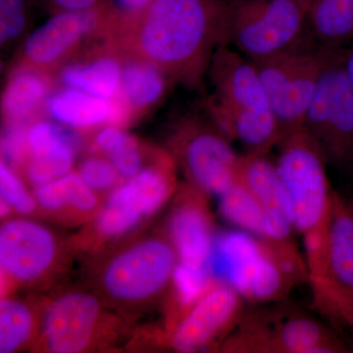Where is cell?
<instances>
[{
  "label": "cell",
  "mask_w": 353,
  "mask_h": 353,
  "mask_svg": "<svg viewBox=\"0 0 353 353\" xmlns=\"http://www.w3.org/2000/svg\"><path fill=\"white\" fill-rule=\"evenodd\" d=\"M110 161L119 175L132 178L141 171L143 165L141 148L138 139L130 134H123L117 145L109 152Z\"/></svg>",
  "instance_id": "f546056e"
},
{
  "label": "cell",
  "mask_w": 353,
  "mask_h": 353,
  "mask_svg": "<svg viewBox=\"0 0 353 353\" xmlns=\"http://www.w3.org/2000/svg\"><path fill=\"white\" fill-rule=\"evenodd\" d=\"M307 30L323 48H347L353 41V0H312Z\"/></svg>",
  "instance_id": "d6986e66"
},
{
  "label": "cell",
  "mask_w": 353,
  "mask_h": 353,
  "mask_svg": "<svg viewBox=\"0 0 353 353\" xmlns=\"http://www.w3.org/2000/svg\"><path fill=\"white\" fill-rule=\"evenodd\" d=\"M312 0H234L229 41L252 62L292 50L308 36Z\"/></svg>",
  "instance_id": "ba28073f"
},
{
  "label": "cell",
  "mask_w": 353,
  "mask_h": 353,
  "mask_svg": "<svg viewBox=\"0 0 353 353\" xmlns=\"http://www.w3.org/2000/svg\"><path fill=\"white\" fill-rule=\"evenodd\" d=\"M178 262L173 243L159 239L141 241L108 264L103 287L118 301H145L166 287Z\"/></svg>",
  "instance_id": "30bf717a"
},
{
  "label": "cell",
  "mask_w": 353,
  "mask_h": 353,
  "mask_svg": "<svg viewBox=\"0 0 353 353\" xmlns=\"http://www.w3.org/2000/svg\"><path fill=\"white\" fill-rule=\"evenodd\" d=\"M245 309V299L234 288L214 281L179 323L172 345L176 352H196L225 341Z\"/></svg>",
  "instance_id": "4fadbf2b"
},
{
  "label": "cell",
  "mask_w": 353,
  "mask_h": 353,
  "mask_svg": "<svg viewBox=\"0 0 353 353\" xmlns=\"http://www.w3.org/2000/svg\"><path fill=\"white\" fill-rule=\"evenodd\" d=\"M152 0H110L108 4L116 20L124 22L125 26L138 19Z\"/></svg>",
  "instance_id": "836d02e7"
},
{
  "label": "cell",
  "mask_w": 353,
  "mask_h": 353,
  "mask_svg": "<svg viewBox=\"0 0 353 353\" xmlns=\"http://www.w3.org/2000/svg\"><path fill=\"white\" fill-rule=\"evenodd\" d=\"M108 4L83 11H61L38 28L24 46L25 66L43 70L59 63L88 34L112 24Z\"/></svg>",
  "instance_id": "5bb4252c"
},
{
  "label": "cell",
  "mask_w": 353,
  "mask_h": 353,
  "mask_svg": "<svg viewBox=\"0 0 353 353\" xmlns=\"http://www.w3.org/2000/svg\"><path fill=\"white\" fill-rule=\"evenodd\" d=\"M275 305L246 308L236 328L223 343L234 353H347L352 347L338 330L297 307Z\"/></svg>",
  "instance_id": "277c9868"
},
{
  "label": "cell",
  "mask_w": 353,
  "mask_h": 353,
  "mask_svg": "<svg viewBox=\"0 0 353 353\" xmlns=\"http://www.w3.org/2000/svg\"><path fill=\"white\" fill-rule=\"evenodd\" d=\"M50 88L43 70L21 67L7 83L2 97V112L7 122L25 121L36 111Z\"/></svg>",
  "instance_id": "603a6c76"
},
{
  "label": "cell",
  "mask_w": 353,
  "mask_h": 353,
  "mask_svg": "<svg viewBox=\"0 0 353 353\" xmlns=\"http://www.w3.org/2000/svg\"><path fill=\"white\" fill-rule=\"evenodd\" d=\"M205 194L196 185L185 188L169 222L179 262L194 268L209 267L216 238Z\"/></svg>",
  "instance_id": "2e32d148"
},
{
  "label": "cell",
  "mask_w": 353,
  "mask_h": 353,
  "mask_svg": "<svg viewBox=\"0 0 353 353\" xmlns=\"http://www.w3.org/2000/svg\"><path fill=\"white\" fill-rule=\"evenodd\" d=\"M48 109L54 119L73 128L108 123L111 112L110 101L72 88L53 94Z\"/></svg>",
  "instance_id": "cb8c5ba5"
},
{
  "label": "cell",
  "mask_w": 353,
  "mask_h": 353,
  "mask_svg": "<svg viewBox=\"0 0 353 353\" xmlns=\"http://www.w3.org/2000/svg\"><path fill=\"white\" fill-rule=\"evenodd\" d=\"M57 245L50 230L24 219L10 220L0 230L2 270L16 280H36L50 269Z\"/></svg>",
  "instance_id": "9a60e30c"
},
{
  "label": "cell",
  "mask_w": 353,
  "mask_h": 353,
  "mask_svg": "<svg viewBox=\"0 0 353 353\" xmlns=\"http://www.w3.org/2000/svg\"><path fill=\"white\" fill-rule=\"evenodd\" d=\"M209 267L215 281L254 305L285 301L299 285L263 241L241 230L216 234Z\"/></svg>",
  "instance_id": "5b68a950"
},
{
  "label": "cell",
  "mask_w": 353,
  "mask_h": 353,
  "mask_svg": "<svg viewBox=\"0 0 353 353\" xmlns=\"http://www.w3.org/2000/svg\"><path fill=\"white\" fill-rule=\"evenodd\" d=\"M166 75L157 65L132 57L122 68L120 97L131 113L157 103L166 90Z\"/></svg>",
  "instance_id": "44dd1931"
},
{
  "label": "cell",
  "mask_w": 353,
  "mask_h": 353,
  "mask_svg": "<svg viewBox=\"0 0 353 353\" xmlns=\"http://www.w3.org/2000/svg\"><path fill=\"white\" fill-rule=\"evenodd\" d=\"M343 51L330 53L303 130L328 165L353 176V90L343 66Z\"/></svg>",
  "instance_id": "9c48e42d"
},
{
  "label": "cell",
  "mask_w": 353,
  "mask_h": 353,
  "mask_svg": "<svg viewBox=\"0 0 353 353\" xmlns=\"http://www.w3.org/2000/svg\"><path fill=\"white\" fill-rule=\"evenodd\" d=\"M350 201H352V205H353V196H352V199H350Z\"/></svg>",
  "instance_id": "f35d334b"
},
{
  "label": "cell",
  "mask_w": 353,
  "mask_h": 353,
  "mask_svg": "<svg viewBox=\"0 0 353 353\" xmlns=\"http://www.w3.org/2000/svg\"><path fill=\"white\" fill-rule=\"evenodd\" d=\"M175 189L174 166L164 157L154 167L143 169L115 190L97 219V229L106 236H119L152 214Z\"/></svg>",
  "instance_id": "7c38bea8"
},
{
  "label": "cell",
  "mask_w": 353,
  "mask_h": 353,
  "mask_svg": "<svg viewBox=\"0 0 353 353\" xmlns=\"http://www.w3.org/2000/svg\"><path fill=\"white\" fill-rule=\"evenodd\" d=\"M277 146L275 162L294 230L303 239L321 233L328 227L334 194L324 155L304 130L281 139Z\"/></svg>",
  "instance_id": "8992f818"
},
{
  "label": "cell",
  "mask_w": 353,
  "mask_h": 353,
  "mask_svg": "<svg viewBox=\"0 0 353 353\" xmlns=\"http://www.w3.org/2000/svg\"><path fill=\"white\" fill-rule=\"evenodd\" d=\"M124 132L117 126L103 128L95 136V145L102 152H110L119 143Z\"/></svg>",
  "instance_id": "e575fe53"
},
{
  "label": "cell",
  "mask_w": 353,
  "mask_h": 353,
  "mask_svg": "<svg viewBox=\"0 0 353 353\" xmlns=\"http://www.w3.org/2000/svg\"><path fill=\"white\" fill-rule=\"evenodd\" d=\"M99 312V301L83 292H71L53 301L43 323L48 350L57 353L82 352L90 343Z\"/></svg>",
  "instance_id": "e0dca14e"
},
{
  "label": "cell",
  "mask_w": 353,
  "mask_h": 353,
  "mask_svg": "<svg viewBox=\"0 0 353 353\" xmlns=\"http://www.w3.org/2000/svg\"><path fill=\"white\" fill-rule=\"evenodd\" d=\"M83 180L92 190H105L117 180L118 172L112 162L103 158L90 157L85 159L79 172Z\"/></svg>",
  "instance_id": "4dcf8cb0"
},
{
  "label": "cell",
  "mask_w": 353,
  "mask_h": 353,
  "mask_svg": "<svg viewBox=\"0 0 353 353\" xmlns=\"http://www.w3.org/2000/svg\"><path fill=\"white\" fill-rule=\"evenodd\" d=\"M172 281L179 301L190 308L215 280L209 267L194 268L178 262Z\"/></svg>",
  "instance_id": "83f0119b"
},
{
  "label": "cell",
  "mask_w": 353,
  "mask_h": 353,
  "mask_svg": "<svg viewBox=\"0 0 353 353\" xmlns=\"http://www.w3.org/2000/svg\"><path fill=\"white\" fill-rule=\"evenodd\" d=\"M26 26L25 0H0L1 43L17 38Z\"/></svg>",
  "instance_id": "d6a6232c"
},
{
  "label": "cell",
  "mask_w": 353,
  "mask_h": 353,
  "mask_svg": "<svg viewBox=\"0 0 353 353\" xmlns=\"http://www.w3.org/2000/svg\"><path fill=\"white\" fill-rule=\"evenodd\" d=\"M234 0H152L126 26L132 57L196 82L215 48L229 41Z\"/></svg>",
  "instance_id": "6da1fadb"
},
{
  "label": "cell",
  "mask_w": 353,
  "mask_h": 353,
  "mask_svg": "<svg viewBox=\"0 0 353 353\" xmlns=\"http://www.w3.org/2000/svg\"><path fill=\"white\" fill-rule=\"evenodd\" d=\"M332 50L319 46L308 34L292 50L253 62L277 121L281 139L303 130L306 113Z\"/></svg>",
  "instance_id": "52a82bcc"
},
{
  "label": "cell",
  "mask_w": 353,
  "mask_h": 353,
  "mask_svg": "<svg viewBox=\"0 0 353 353\" xmlns=\"http://www.w3.org/2000/svg\"><path fill=\"white\" fill-rule=\"evenodd\" d=\"M236 180L256 197L266 211L267 217L283 218L292 222L289 201L277 165L269 154H241Z\"/></svg>",
  "instance_id": "ac0fdd59"
},
{
  "label": "cell",
  "mask_w": 353,
  "mask_h": 353,
  "mask_svg": "<svg viewBox=\"0 0 353 353\" xmlns=\"http://www.w3.org/2000/svg\"><path fill=\"white\" fill-rule=\"evenodd\" d=\"M50 2L61 11H83L94 8L101 4V0H44Z\"/></svg>",
  "instance_id": "d590c367"
},
{
  "label": "cell",
  "mask_w": 353,
  "mask_h": 353,
  "mask_svg": "<svg viewBox=\"0 0 353 353\" xmlns=\"http://www.w3.org/2000/svg\"><path fill=\"white\" fill-rule=\"evenodd\" d=\"M37 201L48 210L69 208L80 212H90L97 205L94 190L83 180L79 173H68L51 181L36 190Z\"/></svg>",
  "instance_id": "484cf974"
},
{
  "label": "cell",
  "mask_w": 353,
  "mask_h": 353,
  "mask_svg": "<svg viewBox=\"0 0 353 353\" xmlns=\"http://www.w3.org/2000/svg\"><path fill=\"white\" fill-rule=\"evenodd\" d=\"M122 68L113 55H102L83 63L66 67L60 79L69 88L111 101L119 94Z\"/></svg>",
  "instance_id": "ffe728a7"
},
{
  "label": "cell",
  "mask_w": 353,
  "mask_h": 353,
  "mask_svg": "<svg viewBox=\"0 0 353 353\" xmlns=\"http://www.w3.org/2000/svg\"><path fill=\"white\" fill-rule=\"evenodd\" d=\"M231 141L218 127L194 120L182 125L175 148L192 185L219 196L236 182L241 155Z\"/></svg>",
  "instance_id": "8fae6325"
},
{
  "label": "cell",
  "mask_w": 353,
  "mask_h": 353,
  "mask_svg": "<svg viewBox=\"0 0 353 353\" xmlns=\"http://www.w3.org/2000/svg\"><path fill=\"white\" fill-rule=\"evenodd\" d=\"M7 123L8 127L2 138V152L11 164H20L29 154L28 132L30 126L26 125L25 121Z\"/></svg>",
  "instance_id": "1f68e13d"
},
{
  "label": "cell",
  "mask_w": 353,
  "mask_h": 353,
  "mask_svg": "<svg viewBox=\"0 0 353 353\" xmlns=\"http://www.w3.org/2000/svg\"><path fill=\"white\" fill-rule=\"evenodd\" d=\"M0 192L1 199L21 214H31L36 209L34 197L3 162L0 165Z\"/></svg>",
  "instance_id": "f1b7e54d"
},
{
  "label": "cell",
  "mask_w": 353,
  "mask_h": 353,
  "mask_svg": "<svg viewBox=\"0 0 353 353\" xmlns=\"http://www.w3.org/2000/svg\"><path fill=\"white\" fill-rule=\"evenodd\" d=\"M313 307L353 336V205L334 192L326 233L304 240ZM353 352V343L352 345Z\"/></svg>",
  "instance_id": "3957f363"
},
{
  "label": "cell",
  "mask_w": 353,
  "mask_h": 353,
  "mask_svg": "<svg viewBox=\"0 0 353 353\" xmlns=\"http://www.w3.org/2000/svg\"><path fill=\"white\" fill-rule=\"evenodd\" d=\"M32 328L31 311L15 299H2L0 303V352H15L27 341Z\"/></svg>",
  "instance_id": "4316f807"
},
{
  "label": "cell",
  "mask_w": 353,
  "mask_h": 353,
  "mask_svg": "<svg viewBox=\"0 0 353 353\" xmlns=\"http://www.w3.org/2000/svg\"><path fill=\"white\" fill-rule=\"evenodd\" d=\"M11 208H11L10 204L7 203L4 199H1V208H0V210H1L2 217H6V216L8 215L10 213Z\"/></svg>",
  "instance_id": "74e56055"
},
{
  "label": "cell",
  "mask_w": 353,
  "mask_h": 353,
  "mask_svg": "<svg viewBox=\"0 0 353 353\" xmlns=\"http://www.w3.org/2000/svg\"><path fill=\"white\" fill-rule=\"evenodd\" d=\"M343 66L353 90V41L343 51Z\"/></svg>",
  "instance_id": "8d00e7d4"
},
{
  "label": "cell",
  "mask_w": 353,
  "mask_h": 353,
  "mask_svg": "<svg viewBox=\"0 0 353 353\" xmlns=\"http://www.w3.org/2000/svg\"><path fill=\"white\" fill-rule=\"evenodd\" d=\"M219 199V212L227 222L241 231L262 239L266 211L243 183L236 180Z\"/></svg>",
  "instance_id": "d4e9b609"
},
{
  "label": "cell",
  "mask_w": 353,
  "mask_h": 353,
  "mask_svg": "<svg viewBox=\"0 0 353 353\" xmlns=\"http://www.w3.org/2000/svg\"><path fill=\"white\" fill-rule=\"evenodd\" d=\"M28 145L31 160L53 170L67 171L73 165L78 139L53 123L37 121L29 127Z\"/></svg>",
  "instance_id": "7402d4cb"
},
{
  "label": "cell",
  "mask_w": 353,
  "mask_h": 353,
  "mask_svg": "<svg viewBox=\"0 0 353 353\" xmlns=\"http://www.w3.org/2000/svg\"><path fill=\"white\" fill-rule=\"evenodd\" d=\"M212 75L217 127L239 141L245 153L269 154L280 143L281 134L254 63L222 46L213 54Z\"/></svg>",
  "instance_id": "7a4b0ae2"
}]
</instances>
